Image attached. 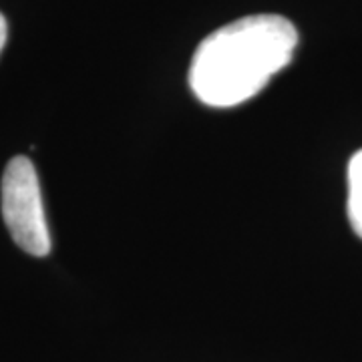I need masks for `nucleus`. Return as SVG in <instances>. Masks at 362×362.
<instances>
[{
  "label": "nucleus",
  "mask_w": 362,
  "mask_h": 362,
  "mask_svg": "<svg viewBox=\"0 0 362 362\" xmlns=\"http://www.w3.org/2000/svg\"><path fill=\"white\" fill-rule=\"evenodd\" d=\"M296 45V26L284 16H244L199 42L189 66V87L207 107L246 103L290 65Z\"/></svg>",
  "instance_id": "f257e3e1"
},
{
  "label": "nucleus",
  "mask_w": 362,
  "mask_h": 362,
  "mask_svg": "<svg viewBox=\"0 0 362 362\" xmlns=\"http://www.w3.org/2000/svg\"><path fill=\"white\" fill-rule=\"evenodd\" d=\"M6 35H8V26H6V21L4 16L0 14V52L4 49V42H6Z\"/></svg>",
  "instance_id": "20e7f679"
},
{
  "label": "nucleus",
  "mask_w": 362,
  "mask_h": 362,
  "mask_svg": "<svg viewBox=\"0 0 362 362\" xmlns=\"http://www.w3.org/2000/svg\"><path fill=\"white\" fill-rule=\"evenodd\" d=\"M2 218L14 244L26 254L42 258L51 252L37 169L28 157H14L2 175Z\"/></svg>",
  "instance_id": "f03ea898"
},
{
  "label": "nucleus",
  "mask_w": 362,
  "mask_h": 362,
  "mask_svg": "<svg viewBox=\"0 0 362 362\" xmlns=\"http://www.w3.org/2000/svg\"><path fill=\"white\" fill-rule=\"evenodd\" d=\"M349 220L352 230L362 238V149L356 151L349 163Z\"/></svg>",
  "instance_id": "7ed1b4c3"
}]
</instances>
